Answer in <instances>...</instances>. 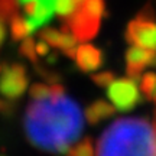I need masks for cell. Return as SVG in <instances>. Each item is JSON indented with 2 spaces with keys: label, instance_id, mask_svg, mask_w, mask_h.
Listing matches in <instances>:
<instances>
[{
  "label": "cell",
  "instance_id": "6da1fadb",
  "mask_svg": "<svg viewBox=\"0 0 156 156\" xmlns=\"http://www.w3.org/2000/svg\"><path fill=\"white\" fill-rule=\"evenodd\" d=\"M23 129L32 146L54 155H67L84 129L77 101L62 94L34 100L23 116Z\"/></svg>",
  "mask_w": 156,
  "mask_h": 156
},
{
  "label": "cell",
  "instance_id": "7a4b0ae2",
  "mask_svg": "<svg viewBox=\"0 0 156 156\" xmlns=\"http://www.w3.org/2000/svg\"><path fill=\"white\" fill-rule=\"evenodd\" d=\"M97 156H156V126L145 117L117 119L97 140Z\"/></svg>",
  "mask_w": 156,
  "mask_h": 156
},
{
  "label": "cell",
  "instance_id": "3957f363",
  "mask_svg": "<svg viewBox=\"0 0 156 156\" xmlns=\"http://www.w3.org/2000/svg\"><path fill=\"white\" fill-rule=\"evenodd\" d=\"M106 15L104 0H83L71 16L64 19L73 35L80 42L95 38L101 26V17Z\"/></svg>",
  "mask_w": 156,
  "mask_h": 156
},
{
  "label": "cell",
  "instance_id": "277c9868",
  "mask_svg": "<svg viewBox=\"0 0 156 156\" xmlns=\"http://www.w3.org/2000/svg\"><path fill=\"white\" fill-rule=\"evenodd\" d=\"M124 39L129 45L156 51V23L155 12L147 5L139 12V15L129 22Z\"/></svg>",
  "mask_w": 156,
  "mask_h": 156
},
{
  "label": "cell",
  "instance_id": "5b68a950",
  "mask_svg": "<svg viewBox=\"0 0 156 156\" xmlns=\"http://www.w3.org/2000/svg\"><path fill=\"white\" fill-rule=\"evenodd\" d=\"M139 83L130 77L116 78L107 87V97L117 112L129 113L143 103V97L140 94Z\"/></svg>",
  "mask_w": 156,
  "mask_h": 156
},
{
  "label": "cell",
  "instance_id": "8992f818",
  "mask_svg": "<svg viewBox=\"0 0 156 156\" xmlns=\"http://www.w3.org/2000/svg\"><path fill=\"white\" fill-rule=\"evenodd\" d=\"M29 78L26 67L22 64H0V94L9 98L17 100L28 90Z\"/></svg>",
  "mask_w": 156,
  "mask_h": 156
},
{
  "label": "cell",
  "instance_id": "52a82bcc",
  "mask_svg": "<svg viewBox=\"0 0 156 156\" xmlns=\"http://www.w3.org/2000/svg\"><path fill=\"white\" fill-rule=\"evenodd\" d=\"M19 6L22 7L30 34L45 26L55 13V0H19Z\"/></svg>",
  "mask_w": 156,
  "mask_h": 156
},
{
  "label": "cell",
  "instance_id": "ba28073f",
  "mask_svg": "<svg viewBox=\"0 0 156 156\" xmlns=\"http://www.w3.org/2000/svg\"><path fill=\"white\" fill-rule=\"evenodd\" d=\"M156 55V51L146 49V48H140L136 45H130L124 58H126V75L133 78L136 81H140L142 73L147 65H152V61Z\"/></svg>",
  "mask_w": 156,
  "mask_h": 156
},
{
  "label": "cell",
  "instance_id": "9c48e42d",
  "mask_svg": "<svg viewBox=\"0 0 156 156\" xmlns=\"http://www.w3.org/2000/svg\"><path fill=\"white\" fill-rule=\"evenodd\" d=\"M106 62L104 51L91 44H83L77 48L75 64L81 73H93L100 69Z\"/></svg>",
  "mask_w": 156,
  "mask_h": 156
},
{
  "label": "cell",
  "instance_id": "30bf717a",
  "mask_svg": "<svg viewBox=\"0 0 156 156\" xmlns=\"http://www.w3.org/2000/svg\"><path fill=\"white\" fill-rule=\"evenodd\" d=\"M116 114V107L106 100H95L85 108V119L90 126H97L103 120H107Z\"/></svg>",
  "mask_w": 156,
  "mask_h": 156
},
{
  "label": "cell",
  "instance_id": "8fae6325",
  "mask_svg": "<svg viewBox=\"0 0 156 156\" xmlns=\"http://www.w3.org/2000/svg\"><path fill=\"white\" fill-rule=\"evenodd\" d=\"M10 32L13 41H22V39L28 38L30 32H29V26L26 19L19 16V15H15L10 19Z\"/></svg>",
  "mask_w": 156,
  "mask_h": 156
},
{
  "label": "cell",
  "instance_id": "7c38bea8",
  "mask_svg": "<svg viewBox=\"0 0 156 156\" xmlns=\"http://www.w3.org/2000/svg\"><path fill=\"white\" fill-rule=\"evenodd\" d=\"M39 36L49 46H54L58 49H62V46H64V41H65V32L64 30H58V29L54 28H45L41 30Z\"/></svg>",
  "mask_w": 156,
  "mask_h": 156
},
{
  "label": "cell",
  "instance_id": "4fadbf2b",
  "mask_svg": "<svg viewBox=\"0 0 156 156\" xmlns=\"http://www.w3.org/2000/svg\"><path fill=\"white\" fill-rule=\"evenodd\" d=\"M140 90L149 101L156 103V73H145L140 78Z\"/></svg>",
  "mask_w": 156,
  "mask_h": 156
},
{
  "label": "cell",
  "instance_id": "5bb4252c",
  "mask_svg": "<svg viewBox=\"0 0 156 156\" xmlns=\"http://www.w3.org/2000/svg\"><path fill=\"white\" fill-rule=\"evenodd\" d=\"M65 156H95L94 153V143H93V137H84L80 142H77L74 146L69 147Z\"/></svg>",
  "mask_w": 156,
  "mask_h": 156
},
{
  "label": "cell",
  "instance_id": "9a60e30c",
  "mask_svg": "<svg viewBox=\"0 0 156 156\" xmlns=\"http://www.w3.org/2000/svg\"><path fill=\"white\" fill-rule=\"evenodd\" d=\"M19 52L20 55H23L26 59L32 62V64H38V54H36V44L32 38L23 39V42L19 46Z\"/></svg>",
  "mask_w": 156,
  "mask_h": 156
},
{
  "label": "cell",
  "instance_id": "2e32d148",
  "mask_svg": "<svg viewBox=\"0 0 156 156\" xmlns=\"http://www.w3.org/2000/svg\"><path fill=\"white\" fill-rule=\"evenodd\" d=\"M19 0H0V19L7 20L17 15Z\"/></svg>",
  "mask_w": 156,
  "mask_h": 156
},
{
  "label": "cell",
  "instance_id": "e0dca14e",
  "mask_svg": "<svg viewBox=\"0 0 156 156\" xmlns=\"http://www.w3.org/2000/svg\"><path fill=\"white\" fill-rule=\"evenodd\" d=\"M114 80H116V74L112 71H100V73L91 75V81L101 88H107Z\"/></svg>",
  "mask_w": 156,
  "mask_h": 156
},
{
  "label": "cell",
  "instance_id": "ac0fdd59",
  "mask_svg": "<svg viewBox=\"0 0 156 156\" xmlns=\"http://www.w3.org/2000/svg\"><path fill=\"white\" fill-rule=\"evenodd\" d=\"M36 54L41 56H46L49 54V45L46 44L45 41H41L36 44Z\"/></svg>",
  "mask_w": 156,
  "mask_h": 156
},
{
  "label": "cell",
  "instance_id": "d6986e66",
  "mask_svg": "<svg viewBox=\"0 0 156 156\" xmlns=\"http://www.w3.org/2000/svg\"><path fill=\"white\" fill-rule=\"evenodd\" d=\"M5 39H6V28H5L3 20L0 19V46H2V44L5 42Z\"/></svg>",
  "mask_w": 156,
  "mask_h": 156
},
{
  "label": "cell",
  "instance_id": "ffe728a7",
  "mask_svg": "<svg viewBox=\"0 0 156 156\" xmlns=\"http://www.w3.org/2000/svg\"><path fill=\"white\" fill-rule=\"evenodd\" d=\"M9 110H10V103H6L0 98V113H7Z\"/></svg>",
  "mask_w": 156,
  "mask_h": 156
},
{
  "label": "cell",
  "instance_id": "44dd1931",
  "mask_svg": "<svg viewBox=\"0 0 156 156\" xmlns=\"http://www.w3.org/2000/svg\"><path fill=\"white\" fill-rule=\"evenodd\" d=\"M56 58H58V56H56V54H52V55L48 56V62H49V64H55Z\"/></svg>",
  "mask_w": 156,
  "mask_h": 156
},
{
  "label": "cell",
  "instance_id": "7402d4cb",
  "mask_svg": "<svg viewBox=\"0 0 156 156\" xmlns=\"http://www.w3.org/2000/svg\"><path fill=\"white\" fill-rule=\"evenodd\" d=\"M152 67L156 68V55H155V58H153V61H152Z\"/></svg>",
  "mask_w": 156,
  "mask_h": 156
},
{
  "label": "cell",
  "instance_id": "603a6c76",
  "mask_svg": "<svg viewBox=\"0 0 156 156\" xmlns=\"http://www.w3.org/2000/svg\"><path fill=\"white\" fill-rule=\"evenodd\" d=\"M0 156H6V155H3V153H0Z\"/></svg>",
  "mask_w": 156,
  "mask_h": 156
}]
</instances>
